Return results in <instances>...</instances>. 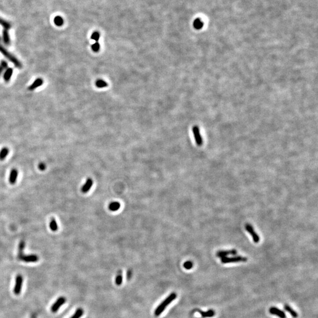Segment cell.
<instances>
[{"mask_svg":"<svg viewBox=\"0 0 318 318\" xmlns=\"http://www.w3.org/2000/svg\"><path fill=\"white\" fill-rule=\"evenodd\" d=\"M54 24L58 26V27H61L64 24V20L60 16H57L54 19Z\"/></svg>","mask_w":318,"mask_h":318,"instance_id":"22","label":"cell"},{"mask_svg":"<svg viewBox=\"0 0 318 318\" xmlns=\"http://www.w3.org/2000/svg\"><path fill=\"white\" fill-rule=\"evenodd\" d=\"M193 133L194 137L195 139V141L197 146H202L203 144V140L200 135L199 127L197 126H194L193 127Z\"/></svg>","mask_w":318,"mask_h":318,"instance_id":"8","label":"cell"},{"mask_svg":"<svg viewBox=\"0 0 318 318\" xmlns=\"http://www.w3.org/2000/svg\"><path fill=\"white\" fill-rule=\"evenodd\" d=\"M96 85L98 88H104V87H107L108 85V84L107 82L103 80H98L96 82Z\"/></svg>","mask_w":318,"mask_h":318,"instance_id":"25","label":"cell"},{"mask_svg":"<svg viewBox=\"0 0 318 318\" xmlns=\"http://www.w3.org/2000/svg\"><path fill=\"white\" fill-rule=\"evenodd\" d=\"M42 84H43V80H42V79H40V78L37 79H36V80L34 82V83H33L32 85L29 86V87H28V90H31V91H33V90H35L36 88H38L39 87L42 85Z\"/></svg>","mask_w":318,"mask_h":318,"instance_id":"13","label":"cell"},{"mask_svg":"<svg viewBox=\"0 0 318 318\" xmlns=\"http://www.w3.org/2000/svg\"><path fill=\"white\" fill-rule=\"evenodd\" d=\"M2 40L4 43L7 45H8L10 44V38L8 30H4L2 32Z\"/></svg>","mask_w":318,"mask_h":318,"instance_id":"15","label":"cell"},{"mask_svg":"<svg viewBox=\"0 0 318 318\" xmlns=\"http://www.w3.org/2000/svg\"><path fill=\"white\" fill-rule=\"evenodd\" d=\"M9 149L7 148H3L0 151V160H4L8 155Z\"/></svg>","mask_w":318,"mask_h":318,"instance_id":"19","label":"cell"},{"mask_svg":"<svg viewBox=\"0 0 318 318\" xmlns=\"http://www.w3.org/2000/svg\"><path fill=\"white\" fill-rule=\"evenodd\" d=\"M19 260L24 261L27 263H34L37 262L39 260V257L36 254H28V255H24L23 254L21 257L19 259Z\"/></svg>","mask_w":318,"mask_h":318,"instance_id":"7","label":"cell"},{"mask_svg":"<svg viewBox=\"0 0 318 318\" xmlns=\"http://www.w3.org/2000/svg\"><path fill=\"white\" fill-rule=\"evenodd\" d=\"M83 313H84L83 310L82 309H81V308H79L76 311L74 314L70 318H80L82 317V315H83Z\"/></svg>","mask_w":318,"mask_h":318,"instance_id":"24","label":"cell"},{"mask_svg":"<svg viewBox=\"0 0 318 318\" xmlns=\"http://www.w3.org/2000/svg\"><path fill=\"white\" fill-rule=\"evenodd\" d=\"M284 309H285V311H286L288 313H289L292 317L294 318H296L298 317V315L297 314V312L295 311H294L289 305H285L284 306Z\"/></svg>","mask_w":318,"mask_h":318,"instance_id":"17","label":"cell"},{"mask_svg":"<svg viewBox=\"0 0 318 318\" xmlns=\"http://www.w3.org/2000/svg\"><path fill=\"white\" fill-rule=\"evenodd\" d=\"M245 229H246V231L248 232L249 233H250V234L252 236L253 240H254V243H259V242L260 240V237H259V235L254 231L253 226L252 225H251L250 224H246L245 225Z\"/></svg>","mask_w":318,"mask_h":318,"instance_id":"6","label":"cell"},{"mask_svg":"<svg viewBox=\"0 0 318 318\" xmlns=\"http://www.w3.org/2000/svg\"><path fill=\"white\" fill-rule=\"evenodd\" d=\"M203 26V23L200 19H196L193 22V27L196 30H200Z\"/></svg>","mask_w":318,"mask_h":318,"instance_id":"20","label":"cell"},{"mask_svg":"<svg viewBox=\"0 0 318 318\" xmlns=\"http://www.w3.org/2000/svg\"><path fill=\"white\" fill-rule=\"evenodd\" d=\"M0 24L4 27V29L8 30L11 28V24L8 22L0 18Z\"/></svg>","mask_w":318,"mask_h":318,"instance_id":"26","label":"cell"},{"mask_svg":"<svg viewBox=\"0 0 318 318\" xmlns=\"http://www.w3.org/2000/svg\"><path fill=\"white\" fill-rule=\"evenodd\" d=\"M25 246V243L24 240H21L19 246V254H18V259H19L21 256L23 255V251L24 249Z\"/></svg>","mask_w":318,"mask_h":318,"instance_id":"21","label":"cell"},{"mask_svg":"<svg viewBox=\"0 0 318 318\" xmlns=\"http://www.w3.org/2000/svg\"><path fill=\"white\" fill-rule=\"evenodd\" d=\"M193 264L191 261H187L183 265L184 268L188 270L191 269L193 268Z\"/></svg>","mask_w":318,"mask_h":318,"instance_id":"30","label":"cell"},{"mask_svg":"<svg viewBox=\"0 0 318 318\" xmlns=\"http://www.w3.org/2000/svg\"><path fill=\"white\" fill-rule=\"evenodd\" d=\"M91 39L92 40H95L96 42H97L100 39V34L99 32L97 31H95L94 32L92 35H91Z\"/></svg>","mask_w":318,"mask_h":318,"instance_id":"29","label":"cell"},{"mask_svg":"<svg viewBox=\"0 0 318 318\" xmlns=\"http://www.w3.org/2000/svg\"><path fill=\"white\" fill-rule=\"evenodd\" d=\"M0 41H1V37H0Z\"/></svg>","mask_w":318,"mask_h":318,"instance_id":"33","label":"cell"},{"mask_svg":"<svg viewBox=\"0 0 318 318\" xmlns=\"http://www.w3.org/2000/svg\"><path fill=\"white\" fill-rule=\"evenodd\" d=\"M23 277L20 275H18L16 277V283L14 288V292L16 295H19L20 294L21 289L22 288Z\"/></svg>","mask_w":318,"mask_h":318,"instance_id":"4","label":"cell"},{"mask_svg":"<svg viewBox=\"0 0 318 318\" xmlns=\"http://www.w3.org/2000/svg\"><path fill=\"white\" fill-rule=\"evenodd\" d=\"M120 208V204L119 202H114L111 203H110L108 206V209L110 211L112 212H116Z\"/></svg>","mask_w":318,"mask_h":318,"instance_id":"16","label":"cell"},{"mask_svg":"<svg viewBox=\"0 0 318 318\" xmlns=\"http://www.w3.org/2000/svg\"><path fill=\"white\" fill-rule=\"evenodd\" d=\"M7 67H8V64L7 63L4 61V60H2L0 63V76H1L2 72L6 69L7 68Z\"/></svg>","mask_w":318,"mask_h":318,"instance_id":"27","label":"cell"},{"mask_svg":"<svg viewBox=\"0 0 318 318\" xmlns=\"http://www.w3.org/2000/svg\"><path fill=\"white\" fill-rule=\"evenodd\" d=\"M0 53L10 62H11L17 67L21 68V63L10 53H9L2 45H0Z\"/></svg>","mask_w":318,"mask_h":318,"instance_id":"2","label":"cell"},{"mask_svg":"<svg viewBox=\"0 0 318 318\" xmlns=\"http://www.w3.org/2000/svg\"><path fill=\"white\" fill-rule=\"evenodd\" d=\"M93 185V180L91 179H90V178L87 179V180H86L85 183L83 185V186L82 188V191L83 193H87L88 191H90V189L92 187Z\"/></svg>","mask_w":318,"mask_h":318,"instance_id":"12","label":"cell"},{"mask_svg":"<svg viewBox=\"0 0 318 318\" xmlns=\"http://www.w3.org/2000/svg\"><path fill=\"white\" fill-rule=\"evenodd\" d=\"M177 297V295L175 293H172L161 304L156 308L155 311V315L156 316H159L166 309V308L169 305L170 303L173 301Z\"/></svg>","mask_w":318,"mask_h":318,"instance_id":"1","label":"cell"},{"mask_svg":"<svg viewBox=\"0 0 318 318\" xmlns=\"http://www.w3.org/2000/svg\"><path fill=\"white\" fill-rule=\"evenodd\" d=\"M18 170L16 169H13L11 170L10 177H9V182L10 183L11 185H14L16 183L17 177H18Z\"/></svg>","mask_w":318,"mask_h":318,"instance_id":"11","label":"cell"},{"mask_svg":"<svg viewBox=\"0 0 318 318\" xmlns=\"http://www.w3.org/2000/svg\"><path fill=\"white\" fill-rule=\"evenodd\" d=\"M13 74V69L12 68H7L6 71H5V73L4 74V76H3L4 80L6 82H8L10 80Z\"/></svg>","mask_w":318,"mask_h":318,"instance_id":"14","label":"cell"},{"mask_svg":"<svg viewBox=\"0 0 318 318\" xmlns=\"http://www.w3.org/2000/svg\"><path fill=\"white\" fill-rule=\"evenodd\" d=\"M269 312L272 315H276V316H277V317H278L280 318H286V315L285 313L283 311L279 309L278 308H275V307L271 308L269 309Z\"/></svg>","mask_w":318,"mask_h":318,"instance_id":"9","label":"cell"},{"mask_svg":"<svg viewBox=\"0 0 318 318\" xmlns=\"http://www.w3.org/2000/svg\"><path fill=\"white\" fill-rule=\"evenodd\" d=\"M248 260V259L246 257H243L241 256H237L234 257H225L222 258L221 262L222 263H237V262H245Z\"/></svg>","mask_w":318,"mask_h":318,"instance_id":"3","label":"cell"},{"mask_svg":"<svg viewBox=\"0 0 318 318\" xmlns=\"http://www.w3.org/2000/svg\"><path fill=\"white\" fill-rule=\"evenodd\" d=\"M100 44L98 42H95L91 45V49L94 52H98L100 50Z\"/></svg>","mask_w":318,"mask_h":318,"instance_id":"28","label":"cell"},{"mask_svg":"<svg viewBox=\"0 0 318 318\" xmlns=\"http://www.w3.org/2000/svg\"><path fill=\"white\" fill-rule=\"evenodd\" d=\"M122 280H123V276L122 275V274H119L117 276L116 278V283L117 285H120L122 283Z\"/></svg>","mask_w":318,"mask_h":318,"instance_id":"31","label":"cell"},{"mask_svg":"<svg viewBox=\"0 0 318 318\" xmlns=\"http://www.w3.org/2000/svg\"><path fill=\"white\" fill-rule=\"evenodd\" d=\"M237 254V251L236 250H234V249H232V250H229V251H219V252H217L216 256L218 257L223 258V257H227L229 255H235V254Z\"/></svg>","mask_w":318,"mask_h":318,"instance_id":"10","label":"cell"},{"mask_svg":"<svg viewBox=\"0 0 318 318\" xmlns=\"http://www.w3.org/2000/svg\"><path fill=\"white\" fill-rule=\"evenodd\" d=\"M66 302V298L64 297H60L57 299L56 302L53 305L51 306V311L53 312H57L60 307L63 305Z\"/></svg>","mask_w":318,"mask_h":318,"instance_id":"5","label":"cell"},{"mask_svg":"<svg viewBox=\"0 0 318 318\" xmlns=\"http://www.w3.org/2000/svg\"><path fill=\"white\" fill-rule=\"evenodd\" d=\"M50 228L53 232H56L58 230V225L54 219H52L50 222Z\"/></svg>","mask_w":318,"mask_h":318,"instance_id":"23","label":"cell"},{"mask_svg":"<svg viewBox=\"0 0 318 318\" xmlns=\"http://www.w3.org/2000/svg\"><path fill=\"white\" fill-rule=\"evenodd\" d=\"M200 314L203 318H212L215 315V312L213 310H209L207 312L200 311Z\"/></svg>","mask_w":318,"mask_h":318,"instance_id":"18","label":"cell"},{"mask_svg":"<svg viewBox=\"0 0 318 318\" xmlns=\"http://www.w3.org/2000/svg\"><path fill=\"white\" fill-rule=\"evenodd\" d=\"M39 169L42 171H44L46 169V165L44 163H41L39 165Z\"/></svg>","mask_w":318,"mask_h":318,"instance_id":"32","label":"cell"}]
</instances>
